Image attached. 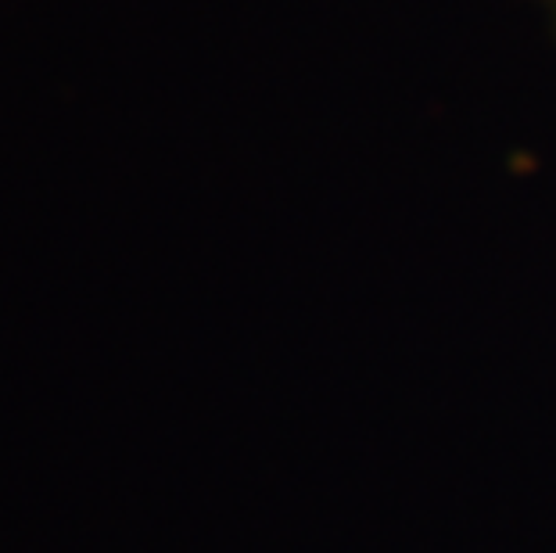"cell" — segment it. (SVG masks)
<instances>
[{
  "mask_svg": "<svg viewBox=\"0 0 556 553\" xmlns=\"http://www.w3.org/2000/svg\"><path fill=\"white\" fill-rule=\"evenodd\" d=\"M535 4H539L542 11H546V15H549V22H553V26H556V0H535Z\"/></svg>",
  "mask_w": 556,
  "mask_h": 553,
  "instance_id": "1",
  "label": "cell"
}]
</instances>
